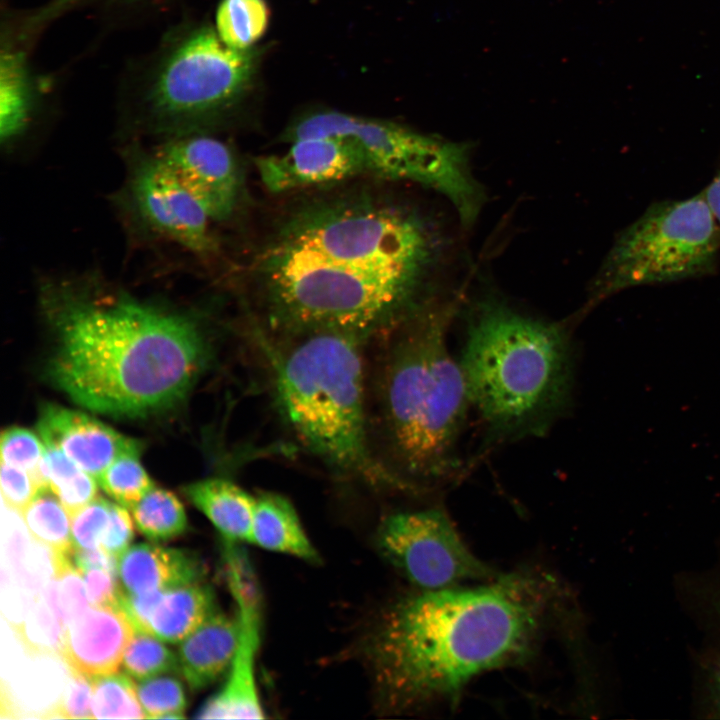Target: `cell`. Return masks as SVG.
I'll list each match as a JSON object with an SVG mask.
<instances>
[{"label": "cell", "mask_w": 720, "mask_h": 720, "mask_svg": "<svg viewBox=\"0 0 720 720\" xmlns=\"http://www.w3.org/2000/svg\"><path fill=\"white\" fill-rule=\"evenodd\" d=\"M442 220L369 194L307 202L257 256L271 334L336 330L368 338L443 298L452 252Z\"/></svg>", "instance_id": "1"}, {"label": "cell", "mask_w": 720, "mask_h": 720, "mask_svg": "<svg viewBox=\"0 0 720 720\" xmlns=\"http://www.w3.org/2000/svg\"><path fill=\"white\" fill-rule=\"evenodd\" d=\"M560 592L551 575L525 568L396 602L369 645L383 703L403 712L454 701L476 676L526 660Z\"/></svg>", "instance_id": "2"}, {"label": "cell", "mask_w": 720, "mask_h": 720, "mask_svg": "<svg viewBox=\"0 0 720 720\" xmlns=\"http://www.w3.org/2000/svg\"><path fill=\"white\" fill-rule=\"evenodd\" d=\"M44 296L56 332L50 378L93 412L135 418L166 410L206 367L208 340L188 315L67 284Z\"/></svg>", "instance_id": "3"}, {"label": "cell", "mask_w": 720, "mask_h": 720, "mask_svg": "<svg viewBox=\"0 0 720 720\" xmlns=\"http://www.w3.org/2000/svg\"><path fill=\"white\" fill-rule=\"evenodd\" d=\"M458 299H440L368 341L372 441L405 489L429 488L460 466L458 444L471 406L447 332Z\"/></svg>", "instance_id": "4"}, {"label": "cell", "mask_w": 720, "mask_h": 720, "mask_svg": "<svg viewBox=\"0 0 720 720\" xmlns=\"http://www.w3.org/2000/svg\"><path fill=\"white\" fill-rule=\"evenodd\" d=\"M273 336L267 348L273 398L301 445L339 476L403 490L373 446L370 338L336 330Z\"/></svg>", "instance_id": "5"}, {"label": "cell", "mask_w": 720, "mask_h": 720, "mask_svg": "<svg viewBox=\"0 0 720 720\" xmlns=\"http://www.w3.org/2000/svg\"><path fill=\"white\" fill-rule=\"evenodd\" d=\"M458 360L471 406L491 439L543 436L569 407L573 358L566 326L486 295L469 309Z\"/></svg>", "instance_id": "6"}, {"label": "cell", "mask_w": 720, "mask_h": 720, "mask_svg": "<svg viewBox=\"0 0 720 720\" xmlns=\"http://www.w3.org/2000/svg\"><path fill=\"white\" fill-rule=\"evenodd\" d=\"M719 267L720 226L703 191L654 201L616 233L587 306L632 287L710 277Z\"/></svg>", "instance_id": "7"}, {"label": "cell", "mask_w": 720, "mask_h": 720, "mask_svg": "<svg viewBox=\"0 0 720 720\" xmlns=\"http://www.w3.org/2000/svg\"><path fill=\"white\" fill-rule=\"evenodd\" d=\"M325 136L354 142L364 157L366 172L439 194L452 207L463 230L474 226L487 201L473 171L471 145L466 142L336 111L312 114L287 134L289 141Z\"/></svg>", "instance_id": "8"}, {"label": "cell", "mask_w": 720, "mask_h": 720, "mask_svg": "<svg viewBox=\"0 0 720 720\" xmlns=\"http://www.w3.org/2000/svg\"><path fill=\"white\" fill-rule=\"evenodd\" d=\"M256 67L252 49L225 45L216 30L192 32L164 60L149 90L148 109L162 128L181 129L231 106Z\"/></svg>", "instance_id": "9"}, {"label": "cell", "mask_w": 720, "mask_h": 720, "mask_svg": "<svg viewBox=\"0 0 720 720\" xmlns=\"http://www.w3.org/2000/svg\"><path fill=\"white\" fill-rule=\"evenodd\" d=\"M383 557L420 590H437L498 574L469 549L440 507L390 514L379 525Z\"/></svg>", "instance_id": "10"}, {"label": "cell", "mask_w": 720, "mask_h": 720, "mask_svg": "<svg viewBox=\"0 0 720 720\" xmlns=\"http://www.w3.org/2000/svg\"><path fill=\"white\" fill-rule=\"evenodd\" d=\"M131 192L138 212L156 232L196 254L215 250L211 218L155 155L135 167Z\"/></svg>", "instance_id": "11"}, {"label": "cell", "mask_w": 720, "mask_h": 720, "mask_svg": "<svg viewBox=\"0 0 720 720\" xmlns=\"http://www.w3.org/2000/svg\"><path fill=\"white\" fill-rule=\"evenodd\" d=\"M155 156L212 221L232 216L240 196V171L224 142L209 136H180L163 145Z\"/></svg>", "instance_id": "12"}, {"label": "cell", "mask_w": 720, "mask_h": 720, "mask_svg": "<svg viewBox=\"0 0 720 720\" xmlns=\"http://www.w3.org/2000/svg\"><path fill=\"white\" fill-rule=\"evenodd\" d=\"M280 154L256 159L264 186L273 193L330 184L366 172L357 145L340 137H305L290 141Z\"/></svg>", "instance_id": "13"}, {"label": "cell", "mask_w": 720, "mask_h": 720, "mask_svg": "<svg viewBox=\"0 0 720 720\" xmlns=\"http://www.w3.org/2000/svg\"><path fill=\"white\" fill-rule=\"evenodd\" d=\"M229 589L237 604L240 636L237 651L222 688L197 711L199 719H261L264 710L256 684V655L260 642V600L252 576L234 579Z\"/></svg>", "instance_id": "14"}, {"label": "cell", "mask_w": 720, "mask_h": 720, "mask_svg": "<svg viewBox=\"0 0 720 720\" xmlns=\"http://www.w3.org/2000/svg\"><path fill=\"white\" fill-rule=\"evenodd\" d=\"M37 429L45 445L61 450L95 479L120 456L142 448L96 418L55 404L42 407Z\"/></svg>", "instance_id": "15"}, {"label": "cell", "mask_w": 720, "mask_h": 720, "mask_svg": "<svg viewBox=\"0 0 720 720\" xmlns=\"http://www.w3.org/2000/svg\"><path fill=\"white\" fill-rule=\"evenodd\" d=\"M135 628L119 606L91 605L68 623L60 657L68 668L91 679L116 673Z\"/></svg>", "instance_id": "16"}, {"label": "cell", "mask_w": 720, "mask_h": 720, "mask_svg": "<svg viewBox=\"0 0 720 720\" xmlns=\"http://www.w3.org/2000/svg\"><path fill=\"white\" fill-rule=\"evenodd\" d=\"M206 568L192 551L155 543L131 545L117 559V578L129 594L164 591L202 582Z\"/></svg>", "instance_id": "17"}, {"label": "cell", "mask_w": 720, "mask_h": 720, "mask_svg": "<svg viewBox=\"0 0 720 720\" xmlns=\"http://www.w3.org/2000/svg\"><path fill=\"white\" fill-rule=\"evenodd\" d=\"M239 636L238 618L216 610L180 643V674L191 690L207 688L230 668Z\"/></svg>", "instance_id": "18"}, {"label": "cell", "mask_w": 720, "mask_h": 720, "mask_svg": "<svg viewBox=\"0 0 720 720\" xmlns=\"http://www.w3.org/2000/svg\"><path fill=\"white\" fill-rule=\"evenodd\" d=\"M182 491L224 540L250 542L256 496L221 478L193 482L184 486Z\"/></svg>", "instance_id": "19"}, {"label": "cell", "mask_w": 720, "mask_h": 720, "mask_svg": "<svg viewBox=\"0 0 720 720\" xmlns=\"http://www.w3.org/2000/svg\"><path fill=\"white\" fill-rule=\"evenodd\" d=\"M250 543L316 563L320 558L292 503L275 492L256 496Z\"/></svg>", "instance_id": "20"}, {"label": "cell", "mask_w": 720, "mask_h": 720, "mask_svg": "<svg viewBox=\"0 0 720 720\" xmlns=\"http://www.w3.org/2000/svg\"><path fill=\"white\" fill-rule=\"evenodd\" d=\"M216 610L214 592L204 581L170 588L156 602L146 633L163 642L181 643Z\"/></svg>", "instance_id": "21"}, {"label": "cell", "mask_w": 720, "mask_h": 720, "mask_svg": "<svg viewBox=\"0 0 720 720\" xmlns=\"http://www.w3.org/2000/svg\"><path fill=\"white\" fill-rule=\"evenodd\" d=\"M26 530L52 552L72 553L71 516L50 490H40L21 513Z\"/></svg>", "instance_id": "22"}, {"label": "cell", "mask_w": 720, "mask_h": 720, "mask_svg": "<svg viewBox=\"0 0 720 720\" xmlns=\"http://www.w3.org/2000/svg\"><path fill=\"white\" fill-rule=\"evenodd\" d=\"M40 468L47 486L71 517L97 497L95 478L58 448L45 445Z\"/></svg>", "instance_id": "23"}, {"label": "cell", "mask_w": 720, "mask_h": 720, "mask_svg": "<svg viewBox=\"0 0 720 720\" xmlns=\"http://www.w3.org/2000/svg\"><path fill=\"white\" fill-rule=\"evenodd\" d=\"M131 510L137 529L151 541L173 540L187 529L185 509L169 490L152 487Z\"/></svg>", "instance_id": "24"}, {"label": "cell", "mask_w": 720, "mask_h": 720, "mask_svg": "<svg viewBox=\"0 0 720 720\" xmlns=\"http://www.w3.org/2000/svg\"><path fill=\"white\" fill-rule=\"evenodd\" d=\"M269 23L265 0H222L216 12V33L230 48L246 50L264 35Z\"/></svg>", "instance_id": "25"}, {"label": "cell", "mask_w": 720, "mask_h": 720, "mask_svg": "<svg viewBox=\"0 0 720 720\" xmlns=\"http://www.w3.org/2000/svg\"><path fill=\"white\" fill-rule=\"evenodd\" d=\"M30 97L21 57L2 55L0 69V136L2 142L15 139L26 126Z\"/></svg>", "instance_id": "26"}, {"label": "cell", "mask_w": 720, "mask_h": 720, "mask_svg": "<svg viewBox=\"0 0 720 720\" xmlns=\"http://www.w3.org/2000/svg\"><path fill=\"white\" fill-rule=\"evenodd\" d=\"M93 719L146 718L137 686L128 674L113 673L92 679Z\"/></svg>", "instance_id": "27"}, {"label": "cell", "mask_w": 720, "mask_h": 720, "mask_svg": "<svg viewBox=\"0 0 720 720\" xmlns=\"http://www.w3.org/2000/svg\"><path fill=\"white\" fill-rule=\"evenodd\" d=\"M141 451L117 458L96 479L116 503L132 509L154 484L140 463Z\"/></svg>", "instance_id": "28"}, {"label": "cell", "mask_w": 720, "mask_h": 720, "mask_svg": "<svg viewBox=\"0 0 720 720\" xmlns=\"http://www.w3.org/2000/svg\"><path fill=\"white\" fill-rule=\"evenodd\" d=\"M130 677L145 680L165 674H180L178 656L157 637L135 630L122 661Z\"/></svg>", "instance_id": "29"}, {"label": "cell", "mask_w": 720, "mask_h": 720, "mask_svg": "<svg viewBox=\"0 0 720 720\" xmlns=\"http://www.w3.org/2000/svg\"><path fill=\"white\" fill-rule=\"evenodd\" d=\"M137 693L147 719H182L187 699L182 683L165 674L137 685Z\"/></svg>", "instance_id": "30"}, {"label": "cell", "mask_w": 720, "mask_h": 720, "mask_svg": "<svg viewBox=\"0 0 720 720\" xmlns=\"http://www.w3.org/2000/svg\"><path fill=\"white\" fill-rule=\"evenodd\" d=\"M29 612L16 627L26 650L34 654L60 656L65 628L61 621L43 598Z\"/></svg>", "instance_id": "31"}, {"label": "cell", "mask_w": 720, "mask_h": 720, "mask_svg": "<svg viewBox=\"0 0 720 720\" xmlns=\"http://www.w3.org/2000/svg\"><path fill=\"white\" fill-rule=\"evenodd\" d=\"M50 552L57 600L66 626L83 614L91 603L84 578L72 560V553Z\"/></svg>", "instance_id": "32"}, {"label": "cell", "mask_w": 720, "mask_h": 720, "mask_svg": "<svg viewBox=\"0 0 720 720\" xmlns=\"http://www.w3.org/2000/svg\"><path fill=\"white\" fill-rule=\"evenodd\" d=\"M1 462L28 471L42 488L40 465L45 455V444L30 430L11 426L1 434Z\"/></svg>", "instance_id": "33"}, {"label": "cell", "mask_w": 720, "mask_h": 720, "mask_svg": "<svg viewBox=\"0 0 720 720\" xmlns=\"http://www.w3.org/2000/svg\"><path fill=\"white\" fill-rule=\"evenodd\" d=\"M111 502L96 497L71 517V539L75 549L99 548L110 517Z\"/></svg>", "instance_id": "34"}, {"label": "cell", "mask_w": 720, "mask_h": 720, "mask_svg": "<svg viewBox=\"0 0 720 720\" xmlns=\"http://www.w3.org/2000/svg\"><path fill=\"white\" fill-rule=\"evenodd\" d=\"M68 670L66 687L48 718L93 719L92 679L70 668Z\"/></svg>", "instance_id": "35"}, {"label": "cell", "mask_w": 720, "mask_h": 720, "mask_svg": "<svg viewBox=\"0 0 720 720\" xmlns=\"http://www.w3.org/2000/svg\"><path fill=\"white\" fill-rule=\"evenodd\" d=\"M0 479L3 503L20 513L39 491L38 485L28 471L2 462Z\"/></svg>", "instance_id": "36"}, {"label": "cell", "mask_w": 720, "mask_h": 720, "mask_svg": "<svg viewBox=\"0 0 720 720\" xmlns=\"http://www.w3.org/2000/svg\"><path fill=\"white\" fill-rule=\"evenodd\" d=\"M133 538L134 527L127 508L111 502L109 522L100 548L118 559L131 546Z\"/></svg>", "instance_id": "37"}, {"label": "cell", "mask_w": 720, "mask_h": 720, "mask_svg": "<svg viewBox=\"0 0 720 720\" xmlns=\"http://www.w3.org/2000/svg\"><path fill=\"white\" fill-rule=\"evenodd\" d=\"M82 576L91 605L118 606L121 586L116 573L97 568L83 572Z\"/></svg>", "instance_id": "38"}, {"label": "cell", "mask_w": 720, "mask_h": 720, "mask_svg": "<svg viewBox=\"0 0 720 720\" xmlns=\"http://www.w3.org/2000/svg\"><path fill=\"white\" fill-rule=\"evenodd\" d=\"M72 560L81 574L90 569H104L117 574V559L102 548L73 549Z\"/></svg>", "instance_id": "39"}, {"label": "cell", "mask_w": 720, "mask_h": 720, "mask_svg": "<svg viewBox=\"0 0 720 720\" xmlns=\"http://www.w3.org/2000/svg\"><path fill=\"white\" fill-rule=\"evenodd\" d=\"M703 194L720 226V160L711 181L704 188Z\"/></svg>", "instance_id": "40"}, {"label": "cell", "mask_w": 720, "mask_h": 720, "mask_svg": "<svg viewBox=\"0 0 720 720\" xmlns=\"http://www.w3.org/2000/svg\"><path fill=\"white\" fill-rule=\"evenodd\" d=\"M80 0H54L44 11L36 15L37 20H48L56 13L64 11V9L72 6Z\"/></svg>", "instance_id": "41"}, {"label": "cell", "mask_w": 720, "mask_h": 720, "mask_svg": "<svg viewBox=\"0 0 720 720\" xmlns=\"http://www.w3.org/2000/svg\"><path fill=\"white\" fill-rule=\"evenodd\" d=\"M715 698L718 710L720 711V666L715 676Z\"/></svg>", "instance_id": "42"}]
</instances>
